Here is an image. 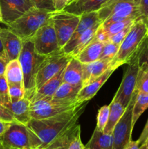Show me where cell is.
Masks as SVG:
<instances>
[{
    "instance_id": "obj_49",
    "label": "cell",
    "mask_w": 148,
    "mask_h": 149,
    "mask_svg": "<svg viewBox=\"0 0 148 149\" xmlns=\"http://www.w3.org/2000/svg\"><path fill=\"white\" fill-rule=\"evenodd\" d=\"M0 149H4L2 146V144H1V139H0Z\"/></svg>"
},
{
    "instance_id": "obj_54",
    "label": "cell",
    "mask_w": 148,
    "mask_h": 149,
    "mask_svg": "<svg viewBox=\"0 0 148 149\" xmlns=\"http://www.w3.org/2000/svg\"><path fill=\"white\" fill-rule=\"evenodd\" d=\"M42 149H49V148H42Z\"/></svg>"
},
{
    "instance_id": "obj_3",
    "label": "cell",
    "mask_w": 148,
    "mask_h": 149,
    "mask_svg": "<svg viewBox=\"0 0 148 149\" xmlns=\"http://www.w3.org/2000/svg\"><path fill=\"white\" fill-rule=\"evenodd\" d=\"M147 35V24L140 17L133 23L127 36L120 45L117 55L112 61V68L117 69L120 65L129 63L136 55Z\"/></svg>"
},
{
    "instance_id": "obj_12",
    "label": "cell",
    "mask_w": 148,
    "mask_h": 149,
    "mask_svg": "<svg viewBox=\"0 0 148 149\" xmlns=\"http://www.w3.org/2000/svg\"><path fill=\"white\" fill-rule=\"evenodd\" d=\"M80 103H61L52 101V99H41L30 103V116L31 119H46L75 108Z\"/></svg>"
},
{
    "instance_id": "obj_22",
    "label": "cell",
    "mask_w": 148,
    "mask_h": 149,
    "mask_svg": "<svg viewBox=\"0 0 148 149\" xmlns=\"http://www.w3.org/2000/svg\"><path fill=\"white\" fill-rule=\"evenodd\" d=\"M81 87V86H75L62 82L52 96V100L57 103L70 104L77 103L76 97Z\"/></svg>"
},
{
    "instance_id": "obj_21",
    "label": "cell",
    "mask_w": 148,
    "mask_h": 149,
    "mask_svg": "<svg viewBox=\"0 0 148 149\" xmlns=\"http://www.w3.org/2000/svg\"><path fill=\"white\" fill-rule=\"evenodd\" d=\"M107 0H73L63 10L81 15L83 13L98 11Z\"/></svg>"
},
{
    "instance_id": "obj_30",
    "label": "cell",
    "mask_w": 148,
    "mask_h": 149,
    "mask_svg": "<svg viewBox=\"0 0 148 149\" xmlns=\"http://www.w3.org/2000/svg\"><path fill=\"white\" fill-rule=\"evenodd\" d=\"M137 19H128V20H121V21L114 22V23H110V24L105 25V26L102 25V26L103 27H104V29H105L107 34L109 35V36H113V35L117 33L118 32L122 31L123 29H126V28L133 25V23H134Z\"/></svg>"
},
{
    "instance_id": "obj_18",
    "label": "cell",
    "mask_w": 148,
    "mask_h": 149,
    "mask_svg": "<svg viewBox=\"0 0 148 149\" xmlns=\"http://www.w3.org/2000/svg\"><path fill=\"white\" fill-rule=\"evenodd\" d=\"M112 61L99 59L89 63H84L83 68V86H85L99 78L111 67Z\"/></svg>"
},
{
    "instance_id": "obj_52",
    "label": "cell",
    "mask_w": 148,
    "mask_h": 149,
    "mask_svg": "<svg viewBox=\"0 0 148 149\" xmlns=\"http://www.w3.org/2000/svg\"><path fill=\"white\" fill-rule=\"evenodd\" d=\"M146 23H147V25H148V19H147V21H146Z\"/></svg>"
},
{
    "instance_id": "obj_2",
    "label": "cell",
    "mask_w": 148,
    "mask_h": 149,
    "mask_svg": "<svg viewBox=\"0 0 148 149\" xmlns=\"http://www.w3.org/2000/svg\"><path fill=\"white\" fill-rule=\"evenodd\" d=\"M45 58L46 56L36 52L31 40L23 42V48L18 61L23 74L25 97L30 100L36 93V75Z\"/></svg>"
},
{
    "instance_id": "obj_28",
    "label": "cell",
    "mask_w": 148,
    "mask_h": 149,
    "mask_svg": "<svg viewBox=\"0 0 148 149\" xmlns=\"http://www.w3.org/2000/svg\"><path fill=\"white\" fill-rule=\"evenodd\" d=\"M148 109V94L138 93L135 100L132 113V125L134 127L141 115Z\"/></svg>"
},
{
    "instance_id": "obj_40",
    "label": "cell",
    "mask_w": 148,
    "mask_h": 149,
    "mask_svg": "<svg viewBox=\"0 0 148 149\" xmlns=\"http://www.w3.org/2000/svg\"><path fill=\"white\" fill-rule=\"evenodd\" d=\"M141 17L147 21L148 19V0H138Z\"/></svg>"
},
{
    "instance_id": "obj_5",
    "label": "cell",
    "mask_w": 148,
    "mask_h": 149,
    "mask_svg": "<svg viewBox=\"0 0 148 149\" xmlns=\"http://www.w3.org/2000/svg\"><path fill=\"white\" fill-rule=\"evenodd\" d=\"M102 25L141 17L136 0H107L97 11Z\"/></svg>"
},
{
    "instance_id": "obj_46",
    "label": "cell",
    "mask_w": 148,
    "mask_h": 149,
    "mask_svg": "<svg viewBox=\"0 0 148 149\" xmlns=\"http://www.w3.org/2000/svg\"><path fill=\"white\" fill-rule=\"evenodd\" d=\"M0 58H4V59L7 60V61H9V59L8 58H7L5 50H4V46H3V44H2V42H1V39H0Z\"/></svg>"
},
{
    "instance_id": "obj_34",
    "label": "cell",
    "mask_w": 148,
    "mask_h": 149,
    "mask_svg": "<svg viewBox=\"0 0 148 149\" xmlns=\"http://www.w3.org/2000/svg\"><path fill=\"white\" fill-rule=\"evenodd\" d=\"M136 91H137L138 93L148 94V70L141 71L139 69L137 81H136Z\"/></svg>"
},
{
    "instance_id": "obj_48",
    "label": "cell",
    "mask_w": 148,
    "mask_h": 149,
    "mask_svg": "<svg viewBox=\"0 0 148 149\" xmlns=\"http://www.w3.org/2000/svg\"><path fill=\"white\" fill-rule=\"evenodd\" d=\"M0 23H2V16H1V10H0Z\"/></svg>"
},
{
    "instance_id": "obj_9",
    "label": "cell",
    "mask_w": 148,
    "mask_h": 149,
    "mask_svg": "<svg viewBox=\"0 0 148 149\" xmlns=\"http://www.w3.org/2000/svg\"><path fill=\"white\" fill-rule=\"evenodd\" d=\"M72 57L62 50L46 56L41 64L36 78V91L65 68Z\"/></svg>"
},
{
    "instance_id": "obj_8",
    "label": "cell",
    "mask_w": 148,
    "mask_h": 149,
    "mask_svg": "<svg viewBox=\"0 0 148 149\" xmlns=\"http://www.w3.org/2000/svg\"><path fill=\"white\" fill-rule=\"evenodd\" d=\"M30 40L36 52L44 56L53 55L62 50L58 44L56 31L51 19L36 32Z\"/></svg>"
},
{
    "instance_id": "obj_25",
    "label": "cell",
    "mask_w": 148,
    "mask_h": 149,
    "mask_svg": "<svg viewBox=\"0 0 148 149\" xmlns=\"http://www.w3.org/2000/svg\"><path fill=\"white\" fill-rule=\"evenodd\" d=\"M109 106H110V112H109L108 120H107L103 132L105 134L112 135L115 127L124 113L126 109L122 106L121 103L116 101L114 99H113Z\"/></svg>"
},
{
    "instance_id": "obj_6",
    "label": "cell",
    "mask_w": 148,
    "mask_h": 149,
    "mask_svg": "<svg viewBox=\"0 0 148 149\" xmlns=\"http://www.w3.org/2000/svg\"><path fill=\"white\" fill-rule=\"evenodd\" d=\"M138 92L135 90L129 106L126 107L124 113L117 123L113 131V148L125 149L131 141L133 126L132 125V113L133 104Z\"/></svg>"
},
{
    "instance_id": "obj_38",
    "label": "cell",
    "mask_w": 148,
    "mask_h": 149,
    "mask_svg": "<svg viewBox=\"0 0 148 149\" xmlns=\"http://www.w3.org/2000/svg\"><path fill=\"white\" fill-rule=\"evenodd\" d=\"M0 120L7 122H17L11 111L0 104Z\"/></svg>"
},
{
    "instance_id": "obj_15",
    "label": "cell",
    "mask_w": 148,
    "mask_h": 149,
    "mask_svg": "<svg viewBox=\"0 0 148 149\" xmlns=\"http://www.w3.org/2000/svg\"><path fill=\"white\" fill-rule=\"evenodd\" d=\"M0 39L9 61L18 59L23 48V41L7 28H0Z\"/></svg>"
},
{
    "instance_id": "obj_36",
    "label": "cell",
    "mask_w": 148,
    "mask_h": 149,
    "mask_svg": "<svg viewBox=\"0 0 148 149\" xmlns=\"http://www.w3.org/2000/svg\"><path fill=\"white\" fill-rule=\"evenodd\" d=\"M34 7L50 12L55 11L53 6V0H31Z\"/></svg>"
},
{
    "instance_id": "obj_41",
    "label": "cell",
    "mask_w": 148,
    "mask_h": 149,
    "mask_svg": "<svg viewBox=\"0 0 148 149\" xmlns=\"http://www.w3.org/2000/svg\"><path fill=\"white\" fill-rule=\"evenodd\" d=\"M73 0H53V6L55 11H62Z\"/></svg>"
},
{
    "instance_id": "obj_7",
    "label": "cell",
    "mask_w": 148,
    "mask_h": 149,
    "mask_svg": "<svg viewBox=\"0 0 148 149\" xmlns=\"http://www.w3.org/2000/svg\"><path fill=\"white\" fill-rule=\"evenodd\" d=\"M51 20L54 24L58 44L62 49L71 39L80 20V15L62 11L52 12Z\"/></svg>"
},
{
    "instance_id": "obj_13",
    "label": "cell",
    "mask_w": 148,
    "mask_h": 149,
    "mask_svg": "<svg viewBox=\"0 0 148 149\" xmlns=\"http://www.w3.org/2000/svg\"><path fill=\"white\" fill-rule=\"evenodd\" d=\"M33 7L31 0H0L2 23L7 26Z\"/></svg>"
},
{
    "instance_id": "obj_44",
    "label": "cell",
    "mask_w": 148,
    "mask_h": 149,
    "mask_svg": "<svg viewBox=\"0 0 148 149\" xmlns=\"http://www.w3.org/2000/svg\"><path fill=\"white\" fill-rule=\"evenodd\" d=\"M9 61L4 58H0V76L4 75L6 68Z\"/></svg>"
},
{
    "instance_id": "obj_55",
    "label": "cell",
    "mask_w": 148,
    "mask_h": 149,
    "mask_svg": "<svg viewBox=\"0 0 148 149\" xmlns=\"http://www.w3.org/2000/svg\"><path fill=\"white\" fill-rule=\"evenodd\" d=\"M136 1H138V0H136Z\"/></svg>"
},
{
    "instance_id": "obj_17",
    "label": "cell",
    "mask_w": 148,
    "mask_h": 149,
    "mask_svg": "<svg viewBox=\"0 0 148 149\" xmlns=\"http://www.w3.org/2000/svg\"><path fill=\"white\" fill-rule=\"evenodd\" d=\"M115 70L116 69L113 68H110L99 78L91 81L86 85L83 86L77 95V103H83V102L89 101V100L92 99L101 88L102 86H103V84L106 82V81L108 79L109 77Z\"/></svg>"
},
{
    "instance_id": "obj_47",
    "label": "cell",
    "mask_w": 148,
    "mask_h": 149,
    "mask_svg": "<svg viewBox=\"0 0 148 149\" xmlns=\"http://www.w3.org/2000/svg\"><path fill=\"white\" fill-rule=\"evenodd\" d=\"M139 149H148V148H147V146L145 145V144H144V145L141 146L140 148H139Z\"/></svg>"
},
{
    "instance_id": "obj_20",
    "label": "cell",
    "mask_w": 148,
    "mask_h": 149,
    "mask_svg": "<svg viewBox=\"0 0 148 149\" xmlns=\"http://www.w3.org/2000/svg\"><path fill=\"white\" fill-rule=\"evenodd\" d=\"M82 65L76 58L72 57L64 70L63 82L83 87Z\"/></svg>"
},
{
    "instance_id": "obj_29",
    "label": "cell",
    "mask_w": 148,
    "mask_h": 149,
    "mask_svg": "<svg viewBox=\"0 0 148 149\" xmlns=\"http://www.w3.org/2000/svg\"><path fill=\"white\" fill-rule=\"evenodd\" d=\"M141 71L148 70V36L145 37L136 54Z\"/></svg>"
},
{
    "instance_id": "obj_32",
    "label": "cell",
    "mask_w": 148,
    "mask_h": 149,
    "mask_svg": "<svg viewBox=\"0 0 148 149\" xmlns=\"http://www.w3.org/2000/svg\"><path fill=\"white\" fill-rule=\"evenodd\" d=\"M8 95L12 103L21 100L25 97L24 87L19 84H8Z\"/></svg>"
},
{
    "instance_id": "obj_35",
    "label": "cell",
    "mask_w": 148,
    "mask_h": 149,
    "mask_svg": "<svg viewBox=\"0 0 148 149\" xmlns=\"http://www.w3.org/2000/svg\"><path fill=\"white\" fill-rule=\"evenodd\" d=\"M131 26H129V27L123 29V30L120 31L118 32V33H115V34L110 36L109 41L111 42H113V43L115 44V45H118L120 46V45H121L122 42H123V41L124 40L125 38H126V36H127L128 33H129V31H130V29H131Z\"/></svg>"
},
{
    "instance_id": "obj_31",
    "label": "cell",
    "mask_w": 148,
    "mask_h": 149,
    "mask_svg": "<svg viewBox=\"0 0 148 149\" xmlns=\"http://www.w3.org/2000/svg\"><path fill=\"white\" fill-rule=\"evenodd\" d=\"M119 47H120L119 45H115L110 41L105 42L104 43V46H103L100 59L113 61L118 52Z\"/></svg>"
},
{
    "instance_id": "obj_39",
    "label": "cell",
    "mask_w": 148,
    "mask_h": 149,
    "mask_svg": "<svg viewBox=\"0 0 148 149\" xmlns=\"http://www.w3.org/2000/svg\"><path fill=\"white\" fill-rule=\"evenodd\" d=\"M84 147L85 146L81 140V130H79L71 140L67 149H84Z\"/></svg>"
},
{
    "instance_id": "obj_37",
    "label": "cell",
    "mask_w": 148,
    "mask_h": 149,
    "mask_svg": "<svg viewBox=\"0 0 148 149\" xmlns=\"http://www.w3.org/2000/svg\"><path fill=\"white\" fill-rule=\"evenodd\" d=\"M109 39H110V36H109V35L106 32L105 29H104V27L102 26V23L99 26L98 29H97L93 39H94L96 41H98L100 42H102V43H105V42H108Z\"/></svg>"
},
{
    "instance_id": "obj_24",
    "label": "cell",
    "mask_w": 148,
    "mask_h": 149,
    "mask_svg": "<svg viewBox=\"0 0 148 149\" xmlns=\"http://www.w3.org/2000/svg\"><path fill=\"white\" fill-rule=\"evenodd\" d=\"M104 43L93 39L75 58L81 63H89L100 59Z\"/></svg>"
},
{
    "instance_id": "obj_27",
    "label": "cell",
    "mask_w": 148,
    "mask_h": 149,
    "mask_svg": "<svg viewBox=\"0 0 148 149\" xmlns=\"http://www.w3.org/2000/svg\"><path fill=\"white\" fill-rule=\"evenodd\" d=\"M8 84H19L24 87L23 74L18 59L9 61L4 73Z\"/></svg>"
},
{
    "instance_id": "obj_1",
    "label": "cell",
    "mask_w": 148,
    "mask_h": 149,
    "mask_svg": "<svg viewBox=\"0 0 148 149\" xmlns=\"http://www.w3.org/2000/svg\"><path fill=\"white\" fill-rule=\"evenodd\" d=\"M87 102L80 103L75 108L46 119H31L26 125L31 149L46 148L54 141L76 125L85 111Z\"/></svg>"
},
{
    "instance_id": "obj_4",
    "label": "cell",
    "mask_w": 148,
    "mask_h": 149,
    "mask_svg": "<svg viewBox=\"0 0 148 149\" xmlns=\"http://www.w3.org/2000/svg\"><path fill=\"white\" fill-rule=\"evenodd\" d=\"M52 14V12L33 7L7 25V28L23 42L30 40L36 32L50 20Z\"/></svg>"
},
{
    "instance_id": "obj_16",
    "label": "cell",
    "mask_w": 148,
    "mask_h": 149,
    "mask_svg": "<svg viewBox=\"0 0 148 149\" xmlns=\"http://www.w3.org/2000/svg\"><path fill=\"white\" fill-rule=\"evenodd\" d=\"M102 23H98L90 29H87L82 34L80 35L74 42L71 43H67L62 47V50L67 55L75 58L84 49V47L93 40L97 29Z\"/></svg>"
},
{
    "instance_id": "obj_26",
    "label": "cell",
    "mask_w": 148,
    "mask_h": 149,
    "mask_svg": "<svg viewBox=\"0 0 148 149\" xmlns=\"http://www.w3.org/2000/svg\"><path fill=\"white\" fill-rule=\"evenodd\" d=\"M113 143V135L104 133L95 128L91 139L85 146L89 149H112Z\"/></svg>"
},
{
    "instance_id": "obj_19",
    "label": "cell",
    "mask_w": 148,
    "mask_h": 149,
    "mask_svg": "<svg viewBox=\"0 0 148 149\" xmlns=\"http://www.w3.org/2000/svg\"><path fill=\"white\" fill-rule=\"evenodd\" d=\"M65 68H62L55 77H52L51 79L46 81L40 88L36 90L34 95L30 100V103H33L36 100L44 98L52 99V96L54 95L55 92L59 88L60 84L63 82V74Z\"/></svg>"
},
{
    "instance_id": "obj_45",
    "label": "cell",
    "mask_w": 148,
    "mask_h": 149,
    "mask_svg": "<svg viewBox=\"0 0 148 149\" xmlns=\"http://www.w3.org/2000/svg\"><path fill=\"white\" fill-rule=\"evenodd\" d=\"M139 148H140V146H139L138 141H133L131 140L125 149H139Z\"/></svg>"
},
{
    "instance_id": "obj_14",
    "label": "cell",
    "mask_w": 148,
    "mask_h": 149,
    "mask_svg": "<svg viewBox=\"0 0 148 149\" xmlns=\"http://www.w3.org/2000/svg\"><path fill=\"white\" fill-rule=\"evenodd\" d=\"M0 104L8 109L17 122L27 125L31 119L30 100L26 97L15 103H12L8 95H0Z\"/></svg>"
},
{
    "instance_id": "obj_42",
    "label": "cell",
    "mask_w": 148,
    "mask_h": 149,
    "mask_svg": "<svg viewBox=\"0 0 148 149\" xmlns=\"http://www.w3.org/2000/svg\"><path fill=\"white\" fill-rule=\"evenodd\" d=\"M8 82L5 76H0V95H8Z\"/></svg>"
},
{
    "instance_id": "obj_23",
    "label": "cell",
    "mask_w": 148,
    "mask_h": 149,
    "mask_svg": "<svg viewBox=\"0 0 148 149\" xmlns=\"http://www.w3.org/2000/svg\"><path fill=\"white\" fill-rule=\"evenodd\" d=\"M101 23L102 22L99 18L97 11L83 13L82 15H80L79 23L73 34L72 37L67 43H71V42H74L80 35L82 34L87 29Z\"/></svg>"
},
{
    "instance_id": "obj_43",
    "label": "cell",
    "mask_w": 148,
    "mask_h": 149,
    "mask_svg": "<svg viewBox=\"0 0 148 149\" xmlns=\"http://www.w3.org/2000/svg\"><path fill=\"white\" fill-rule=\"evenodd\" d=\"M148 139V119L147 121V123L145 125V127H144L142 132L141 133L140 136H139V139L137 140L138 143H139V146H142L144 144H145V143L147 142Z\"/></svg>"
},
{
    "instance_id": "obj_33",
    "label": "cell",
    "mask_w": 148,
    "mask_h": 149,
    "mask_svg": "<svg viewBox=\"0 0 148 149\" xmlns=\"http://www.w3.org/2000/svg\"><path fill=\"white\" fill-rule=\"evenodd\" d=\"M109 112H110V106H103L99 110L97 117V127L96 129L103 132L108 120Z\"/></svg>"
},
{
    "instance_id": "obj_53",
    "label": "cell",
    "mask_w": 148,
    "mask_h": 149,
    "mask_svg": "<svg viewBox=\"0 0 148 149\" xmlns=\"http://www.w3.org/2000/svg\"><path fill=\"white\" fill-rule=\"evenodd\" d=\"M147 36H148V25H147Z\"/></svg>"
},
{
    "instance_id": "obj_11",
    "label": "cell",
    "mask_w": 148,
    "mask_h": 149,
    "mask_svg": "<svg viewBox=\"0 0 148 149\" xmlns=\"http://www.w3.org/2000/svg\"><path fill=\"white\" fill-rule=\"evenodd\" d=\"M0 139L4 149H31L27 127L22 123H11Z\"/></svg>"
},
{
    "instance_id": "obj_51",
    "label": "cell",
    "mask_w": 148,
    "mask_h": 149,
    "mask_svg": "<svg viewBox=\"0 0 148 149\" xmlns=\"http://www.w3.org/2000/svg\"><path fill=\"white\" fill-rule=\"evenodd\" d=\"M84 149H89V148H87V147H84Z\"/></svg>"
},
{
    "instance_id": "obj_10",
    "label": "cell",
    "mask_w": 148,
    "mask_h": 149,
    "mask_svg": "<svg viewBox=\"0 0 148 149\" xmlns=\"http://www.w3.org/2000/svg\"><path fill=\"white\" fill-rule=\"evenodd\" d=\"M139 72V66L137 58L135 55L128 63V68L125 72L121 84L115 95L113 99L121 103L126 109L130 103L133 94L136 90V81Z\"/></svg>"
},
{
    "instance_id": "obj_50",
    "label": "cell",
    "mask_w": 148,
    "mask_h": 149,
    "mask_svg": "<svg viewBox=\"0 0 148 149\" xmlns=\"http://www.w3.org/2000/svg\"><path fill=\"white\" fill-rule=\"evenodd\" d=\"M145 145H146L147 146V148H148V139H147V142L145 143Z\"/></svg>"
}]
</instances>
